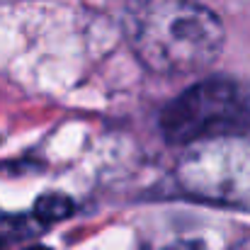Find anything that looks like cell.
<instances>
[{
  "mask_svg": "<svg viewBox=\"0 0 250 250\" xmlns=\"http://www.w3.org/2000/svg\"><path fill=\"white\" fill-rule=\"evenodd\" d=\"M124 34L136 59L158 76L207 71L226 42L221 20L197 0H131Z\"/></svg>",
  "mask_w": 250,
  "mask_h": 250,
  "instance_id": "cell-1",
  "label": "cell"
},
{
  "mask_svg": "<svg viewBox=\"0 0 250 250\" xmlns=\"http://www.w3.org/2000/svg\"><path fill=\"white\" fill-rule=\"evenodd\" d=\"M161 131L175 146L243 136L250 131V90L231 78L199 81L166 104Z\"/></svg>",
  "mask_w": 250,
  "mask_h": 250,
  "instance_id": "cell-2",
  "label": "cell"
},
{
  "mask_svg": "<svg viewBox=\"0 0 250 250\" xmlns=\"http://www.w3.org/2000/svg\"><path fill=\"white\" fill-rule=\"evenodd\" d=\"M199 144L177 166L180 182L197 197L250 209V141L221 136Z\"/></svg>",
  "mask_w": 250,
  "mask_h": 250,
  "instance_id": "cell-3",
  "label": "cell"
},
{
  "mask_svg": "<svg viewBox=\"0 0 250 250\" xmlns=\"http://www.w3.org/2000/svg\"><path fill=\"white\" fill-rule=\"evenodd\" d=\"M73 209L76 207H73L71 197L59 194V192H51V194H44V197L37 199V204H34V219L39 224L49 226V224H59V221L68 219L73 214Z\"/></svg>",
  "mask_w": 250,
  "mask_h": 250,
  "instance_id": "cell-4",
  "label": "cell"
},
{
  "mask_svg": "<svg viewBox=\"0 0 250 250\" xmlns=\"http://www.w3.org/2000/svg\"><path fill=\"white\" fill-rule=\"evenodd\" d=\"M161 250H207L202 243H194V241H182V243H172L167 248H161Z\"/></svg>",
  "mask_w": 250,
  "mask_h": 250,
  "instance_id": "cell-5",
  "label": "cell"
},
{
  "mask_svg": "<svg viewBox=\"0 0 250 250\" xmlns=\"http://www.w3.org/2000/svg\"><path fill=\"white\" fill-rule=\"evenodd\" d=\"M231 250H250V238L248 241H243V243H238V246H233Z\"/></svg>",
  "mask_w": 250,
  "mask_h": 250,
  "instance_id": "cell-6",
  "label": "cell"
},
{
  "mask_svg": "<svg viewBox=\"0 0 250 250\" xmlns=\"http://www.w3.org/2000/svg\"><path fill=\"white\" fill-rule=\"evenodd\" d=\"M29 250H49V248H39V246H37V248H29Z\"/></svg>",
  "mask_w": 250,
  "mask_h": 250,
  "instance_id": "cell-7",
  "label": "cell"
}]
</instances>
